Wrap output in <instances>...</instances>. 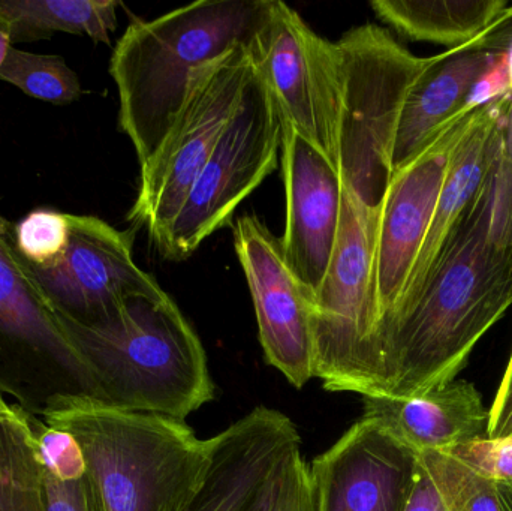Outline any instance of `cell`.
I'll list each match as a JSON object with an SVG mask.
<instances>
[{
	"label": "cell",
	"instance_id": "1",
	"mask_svg": "<svg viewBox=\"0 0 512 511\" xmlns=\"http://www.w3.org/2000/svg\"><path fill=\"white\" fill-rule=\"evenodd\" d=\"M511 306L512 251L487 234L483 188L420 294L379 332V398H409L457 380Z\"/></svg>",
	"mask_w": 512,
	"mask_h": 511
},
{
	"label": "cell",
	"instance_id": "2",
	"mask_svg": "<svg viewBox=\"0 0 512 511\" xmlns=\"http://www.w3.org/2000/svg\"><path fill=\"white\" fill-rule=\"evenodd\" d=\"M271 0H203L129 24L114 47L119 126L146 164L176 122L195 75L237 48L252 47Z\"/></svg>",
	"mask_w": 512,
	"mask_h": 511
},
{
	"label": "cell",
	"instance_id": "3",
	"mask_svg": "<svg viewBox=\"0 0 512 511\" xmlns=\"http://www.w3.org/2000/svg\"><path fill=\"white\" fill-rule=\"evenodd\" d=\"M104 407L185 422L215 398L206 350L173 297H138L99 323L57 314Z\"/></svg>",
	"mask_w": 512,
	"mask_h": 511
},
{
	"label": "cell",
	"instance_id": "4",
	"mask_svg": "<svg viewBox=\"0 0 512 511\" xmlns=\"http://www.w3.org/2000/svg\"><path fill=\"white\" fill-rule=\"evenodd\" d=\"M42 422L77 438L102 511H188L209 470L210 438L180 420L80 402Z\"/></svg>",
	"mask_w": 512,
	"mask_h": 511
},
{
	"label": "cell",
	"instance_id": "5",
	"mask_svg": "<svg viewBox=\"0 0 512 511\" xmlns=\"http://www.w3.org/2000/svg\"><path fill=\"white\" fill-rule=\"evenodd\" d=\"M336 44L340 72L337 170L343 188L381 212L406 99L424 75L457 51L418 57L390 30L363 24Z\"/></svg>",
	"mask_w": 512,
	"mask_h": 511
},
{
	"label": "cell",
	"instance_id": "6",
	"mask_svg": "<svg viewBox=\"0 0 512 511\" xmlns=\"http://www.w3.org/2000/svg\"><path fill=\"white\" fill-rule=\"evenodd\" d=\"M0 393L38 419L80 402L104 407L92 372L18 251L15 224L2 213Z\"/></svg>",
	"mask_w": 512,
	"mask_h": 511
},
{
	"label": "cell",
	"instance_id": "7",
	"mask_svg": "<svg viewBox=\"0 0 512 511\" xmlns=\"http://www.w3.org/2000/svg\"><path fill=\"white\" fill-rule=\"evenodd\" d=\"M379 216L343 188L333 260L321 290L307 300L315 378L328 392L381 396L375 282Z\"/></svg>",
	"mask_w": 512,
	"mask_h": 511
},
{
	"label": "cell",
	"instance_id": "8",
	"mask_svg": "<svg viewBox=\"0 0 512 511\" xmlns=\"http://www.w3.org/2000/svg\"><path fill=\"white\" fill-rule=\"evenodd\" d=\"M283 126L279 105L254 63L242 99L177 215L156 243L164 260L180 263L216 231L277 167Z\"/></svg>",
	"mask_w": 512,
	"mask_h": 511
},
{
	"label": "cell",
	"instance_id": "9",
	"mask_svg": "<svg viewBox=\"0 0 512 511\" xmlns=\"http://www.w3.org/2000/svg\"><path fill=\"white\" fill-rule=\"evenodd\" d=\"M252 47L201 69L188 98L152 158L141 165L137 200L128 219L158 243L230 123L254 69Z\"/></svg>",
	"mask_w": 512,
	"mask_h": 511
},
{
	"label": "cell",
	"instance_id": "10",
	"mask_svg": "<svg viewBox=\"0 0 512 511\" xmlns=\"http://www.w3.org/2000/svg\"><path fill=\"white\" fill-rule=\"evenodd\" d=\"M251 51L282 119L337 168L340 72L336 44L316 35L291 6L271 0L270 14Z\"/></svg>",
	"mask_w": 512,
	"mask_h": 511
},
{
	"label": "cell",
	"instance_id": "11",
	"mask_svg": "<svg viewBox=\"0 0 512 511\" xmlns=\"http://www.w3.org/2000/svg\"><path fill=\"white\" fill-rule=\"evenodd\" d=\"M69 219L71 236L62 261L53 269L30 266L57 314L89 326L116 314L129 300L167 294L134 261L137 228L120 231L96 216Z\"/></svg>",
	"mask_w": 512,
	"mask_h": 511
},
{
	"label": "cell",
	"instance_id": "12",
	"mask_svg": "<svg viewBox=\"0 0 512 511\" xmlns=\"http://www.w3.org/2000/svg\"><path fill=\"white\" fill-rule=\"evenodd\" d=\"M463 119L391 176L375 243L378 332L399 306L429 233Z\"/></svg>",
	"mask_w": 512,
	"mask_h": 511
},
{
	"label": "cell",
	"instance_id": "13",
	"mask_svg": "<svg viewBox=\"0 0 512 511\" xmlns=\"http://www.w3.org/2000/svg\"><path fill=\"white\" fill-rule=\"evenodd\" d=\"M234 246L248 279L265 359L292 386L315 378L309 302L286 266L282 242L255 215L234 225Z\"/></svg>",
	"mask_w": 512,
	"mask_h": 511
},
{
	"label": "cell",
	"instance_id": "14",
	"mask_svg": "<svg viewBox=\"0 0 512 511\" xmlns=\"http://www.w3.org/2000/svg\"><path fill=\"white\" fill-rule=\"evenodd\" d=\"M309 467L316 511H405L418 455L363 416Z\"/></svg>",
	"mask_w": 512,
	"mask_h": 511
},
{
	"label": "cell",
	"instance_id": "15",
	"mask_svg": "<svg viewBox=\"0 0 512 511\" xmlns=\"http://www.w3.org/2000/svg\"><path fill=\"white\" fill-rule=\"evenodd\" d=\"M282 126L286 225L280 242L286 266L312 300L324 284L339 239L342 177L324 153L283 119Z\"/></svg>",
	"mask_w": 512,
	"mask_h": 511
},
{
	"label": "cell",
	"instance_id": "16",
	"mask_svg": "<svg viewBox=\"0 0 512 511\" xmlns=\"http://www.w3.org/2000/svg\"><path fill=\"white\" fill-rule=\"evenodd\" d=\"M511 99V93L495 99L469 113L460 123L450 170L439 194L438 206L429 233L415 261L414 270L399 306L382 324L379 332L403 309L408 308L420 294L445 246L480 197L490 171L505 144Z\"/></svg>",
	"mask_w": 512,
	"mask_h": 511
},
{
	"label": "cell",
	"instance_id": "17",
	"mask_svg": "<svg viewBox=\"0 0 512 511\" xmlns=\"http://www.w3.org/2000/svg\"><path fill=\"white\" fill-rule=\"evenodd\" d=\"M203 486L188 511H249L291 453L301 449L297 426L277 410L256 407L210 438Z\"/></svg>",
	"mask_w": 512,
	"mask_h": 511
},
{
	"label": "cell",
	"instance_id": "18",
	"mask_svg": "<svg viewBox=\"0 0 512 511\" xmlns=\"http://www.w3.org/2000/svg\"><path fill=\"white\" fill-rule=\"evenodd\" d=\"M363 416L378 420L415 455L451 453L486 440L489 410L474 384L453 380L409 398H364Z\"/></svg>",
	"mask_w": 512,
	"mask_h": 511
},
{
	"label": "cell",
	"instance_id": "19",
	"mask_svg": "<svg viewBox=\"0 0 512 511\" xmlns=\"http://www.w3.org/2000/svg\"><path fill=\"white\" fill-rule=\"evenodd\" d=\"M504 53L490 48L457 51L421 78L400 116L393 173L423 152L448 126L472 113L466 110L472 89Z\"/></svg>",
	"mask_w": 512,
	"mask_h": 511
},
{
	"label": "cell",
	"instance_id": "20",
	"mask_svg": "<svg viewBox=\"0 0 512 511\" xmlns=\"http://www.w3.org/2000/svg\"><path fill=\"white\" fill-rule=\"evenodd\" d=\"M370 6L403 38L448 50L490 48L493 33L512 20L507 0H372Z\"/></svg>",
	"mask_w": 512,
	"mask_h": 511
},
{
	"label": "cell",
	"instance_id": "21",
	"mask_svg": "<svg viewBox=\"0 0 512 511\" xmlns=\"http://www.w3.org/2000/svg\"><path fill=\"white\" fill-rule=\"evenodd\" d=\"M35 419L0 393V511H47Z\"/></svg>",
	"mask_w": 512,
	"mask_h": 511
},
{
	"label": "cell",
	"instance_id": "22",
	"mask_svg": "<svg viewBox=\"0 0 512 511\" xmlns=\"http://www.w3.org/2000/svg\"><path fill=\"white\" fill-rule=\"evenodd\" d=\"M119 5L114 0H0V12L11 27L12 44L63 32L110 45Z\"/></svg>",
	"mask_w": 512,
	"mask_h": 511
},
{
	"label": "cell",
	"instance_id": "23",
	"mask_svg": "<svg viewBox=\"0 0 512 511\" xmlns=\"http://www.w3.org/2000/svg\"><path fill=\"white\" fill-rule=\"evenodd\" d=\"M0 81L18 87L30 98L68 105L83 96L80 78L66 65L65 59L53 54H35L11 48L0 68Z\"/></svg>",
	"mask_w": 512,
	"mask_h": 511
},
{
	"label": "cell",
	"instance_id": "24",
	"mask_svg": "<svg viewBox=\"0 0 512 511\" xmlns=\"http://www.w3.org/2000/svg\"><path fill=\"white\" fill-rule=\"evenodd\" d=\"M71 236L68 213L38 209L15 224V243L29 266L53 269L65 257Z\"/></svg>",
	"mask_w": 512,
	"mask_h": 511
},
{
	"label": "cell",
	"instance_id": "25",
	"mask_svg": "<svg viewBox=\"0 0 512 511\" xmlns=\"http://www.w3.org/2000/svg\"><path fill=\"white\" fill-rule=\"evenodd\" d=\"M249 511H316L310 467L295 450L265 483Z\"/></svg>",
	"mask_w": 512,
	"mask_h": 511
},
{
	"label": "cell",
	"instance_id": "26",
	"mask_svg": "<svg viewBox=\"0 0 512 511\" xmlns=\"http://www.w3.org/2000/svg\"><path fill=\"white\" fill-rule=\"evenodd\" d=\"M44 477L47 511H102L87 464L71 470L44 467Z\"/></svg>",
	"mask_w": 512,
	"mask_h": 511
},
{
	"label": "cell",
	"instance_id": "27",
	"mask_svg": "<svg viewBox=\"0 0 512 511\" xmlns=\"http://www.w3.org/2000/svg\"><path fill=\"white\" fill-rule=\"evenodd\" d=\"M447 455V453H445ZM448 455L459 459L496 485L512 486V438L480 440L453 450Z\"/></svg>",
	"mask_w": 512,
	"mask_h": 511
},
{
	"label": "cell",
	"instance_id": "28",
	"mask_svg": "<svg viewBox=\"0 0 512 511\" xmlns=\"http://www.w3.org/2000/svg\"><path fill=\"white\" fill-rule=\"evenodd\" d=\"M511 93L510 72H508V50L498 62L477 81L469 95L466 110L474 111L495 99Z\"/></svg>",
	"mask_w": 512,
	"mask_h": 511
},
{
	"label": "cell",
	"instance_id": "29",
	"mask_svg": "<svg viewBox=\"0 0 512 511\" xmlns=\"http://www.w3.org/2000/svg\"><path fill=\"white\" fill-rule=\"evenodd\" d=\"M512 437V350L507 369L502 375L495 401L489 410V440H507Z\"/></svg>",
	"mask_w": 512,
	"mask_h": 511
},
{
	"label": "cell",
	"instance_id": "30",
	"mask_svg": "<svg viewBox=\"0 0 512 511\" xmlns=\"http://www.w3.org/2000/svg\"><path fill=\"white\" fill-rule=\"evenodd\" d=\"M14 47L11 38V27H9L8 21L3 17L0 12V68L5 63L6 57H8L9 51Z\"/></svg>",
	"mask_w": 512,
	"mask_h": 511
},
{
	"label": "cell",
	"instance_id": "31",
	"mask_svg": "<svg viewBox=\"0 0 512 511\" xmlns=\"http://www.w3.org/2000/svg\"><path fill=\"white\" fill-rule=\"evenodd\" d=\"M498 486L499 501H501L502 511H512V486Z\"/></svg>",
	"mask_w": 512,
	"mask_h": 511
},
{
	"label": "cell",
	"instance_id": "32",
	"mask_svg": "<svg viewBox=\"0 0 512 511\" xmlns=\"http://www.w3.org/2000/svg\"><path fill=\"white\" fill-rule=\"evenodd\" d=\"M508 72H510V84H511V95H512V44L510 50H508Z\"/></svg>",
	"mask_w": 512,
	"mask_h": 511
}]
</instances>
